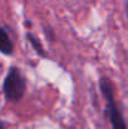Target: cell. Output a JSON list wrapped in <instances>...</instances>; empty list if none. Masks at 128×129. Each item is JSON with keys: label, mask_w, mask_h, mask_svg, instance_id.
I'll list each match as a JSON object with an SVG mask.
<instances>
[{"label": "cell", "mask_w": 128, "mask_h": 129, "mask_svg": "<svg viewBox=\"0 0 128 129\" xmlns=\"http://www.w3.org/2000/svg\"><path fill=\"white\" fill-rule=\"evenodd\" d=\"M3 91L6 102L10 103H18L24 96L27 91V78L18 67L13 65L8 70L3 83Z\"/></svg>", "instance_id": "cell-2"}, {"label": "cell", "mask_w": 128, "mask_h": 129, "mask_svg": "<svg viewBox=\"0 0 128 129\" xmlns=\"http://www.w3.org/2000/svg\"><path fill=\"white\" fill-rule=\"evenodd\" d=\"M0 129H8L6 128V123H5V122H3L1 119H0Z\"/></svg>", "instance_id": "cell-5"}, {"label": "cell", "mask_w": 128, "mask_h": 129, "mask_svg": "<svg viewBox=\"0 0 128 129\" xmlns=\"http://www.w3.org/2000/svg\"><path fill=\"white\" fill-rule=\"evenodd\" d=\"M99 89L106 102V114L109 119L112 129H127L122 110L119 109L114 98V86L111 79H108L107 77H102L99 79Z\"/></svg>", "instance_id": "cell-1"}, {"label": "cell", "mask_w": 128, "mask_h": 129, "mask_svg": "<svg viewBox=\"0 0 128 129\" xmlns=\"http://www.w3.org/2000/svg\"><path fill=\"white\" fill-rule=\"evenodd\" d=\"M25 37H27L28 42L30 43V45L33 46V49L35 50V53H37L39 56H42V58H48V53H46V50L44 49V46H43L42 42L39 40V38H37L33 33H27Z\"/></svg>", "instance_id": "cell-4"}, {"label": "cell", "mask_w": 128, "mask_h": 129, "mask_svg": "<svg viewBox=\"0 0 128 129\" xmlns=\"http://www.w3.org/2000/svg\"><path fill=\"white\" fill-rule=\"evenodd\" d=\"M0 53L5 56H10L14 53V44L4 28H0Z\"/></svg>", "instance_id": "cell-3"}, {"label": "cell", "mask_w": 128, "mask_h": 129, "mask_svg": "<svg viewBox=\"0 0 128 129\" xmlns=\"http://www.w3.org/2000/svg\"><path fill=\"white\" fill-rule=\"evenodd\" d=\"M126 11H127V16H128V0H127V4H126Z\"/></svg>", "instance_id": "cell-6"}]
</instances>
